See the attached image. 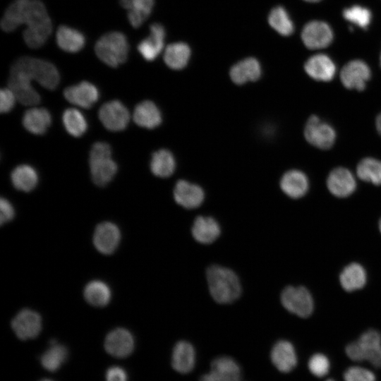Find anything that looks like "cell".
Returning a JSON list of instances; mask_svg holds the SVG:
<instances>
[{
  "mask_svg": "<svg viewBox=\"0 0 381 381\" xmlns=\"http://www.w3.org/2000/svg\"><path fill=\"white\" fill-rule=\"evenodd\" d=\"M22 24L27 25L23 32L24 42L32 49L43 46L52 33V20L40 0H14L7 7L1 20V29L10 32Z\"/></svg>",
  "mask_w": 381,
  "mask_h": 381,
  "instance_id": "cell-1",
  "label": "cell"
},
{
  "mask_svg": "<svg viewBox=\"0 0 381 381\" xmlns=\"http://www.w3.org/2000/svg\"><path fill=\"white\" fill-rule=\"evenodd\" d=\"M206 277L210 293L216 302L230 303L240 296V280L231 270L213 265L207 268Z\"/></svg>",
  "mask_w": 381,
  "mask_h": 381,
  "instance_id": "cell-2",
  "label": "cell"
},
{
  "mask_svg": "<svg viewBox=\"0 0 381 381\" xmlns=\"http://www.w3.org/2000/svg\"><path fill=\"white\" fill-rule=\"evenodd\" d=\"M95 52L103 63L116 68L127 60L129 44L123 33L117 31L109 32L97 40Z\"/></svg>",
  "mask_w": 381,
  "mask_h": 381,
  "instance_id": "cell-3",
  "label": "cell"
},
{
  "mask_svg": "<svg viewBox=\"0 0 381 381\" xmlns=\"http://www.w3.org/2000/svg\"><path fill=\"white\" fill-rule=\"evenodd\" d=\"M11 66L21 71L31 80H36L48 90H54L60 81V75L56 67L44 59L23 56L18 59Z\"/></svg>",
  "mask_w": 381,
  "mask_h": 381,
  "instance_id": "cell-4",
  "label": "cell"
},
{
  "mask_svg": "<svg viewBox=\"0 0 381 381\" xmlns=\"http://www.w3.org/2000/svg\"><path fill=\"white\" fill-rule=\"evenodd\" d=\"M281 302L289 312L301 318L310 316L313 300L308 290L303 286H287L281 294Z\"/></svg>",
  "mask_w": 381,
  "mask_h": 381,
  "instance_id": "cell-5",
  "label": "cell"
},
{
  "mask_svg": "<svg viewBox=\"0 0 381 381\" xmlns=\"http://www.w3.org/2000/svg\"><path fill=\"white\" fill-rule=\"evenodd\" d=\"M304 136L314 147L327 150L334 145L336 133L332 126L322 121L318 116L313 115L306 122Z\"/></svg>",
  "mask_w": 381,
  "mask_h": 381,
  "instance_id": "cell-6",
  "label": "cell"
},
{
  "mask_svg": "<svg viewBox=\"0 0 381 381\" xmlns=\"http://www.w3.org/2000/svg\"><path fill=\"white\" fill-rule=\"evenodd\" d=\"M98 116L103 126L114 132L124 130L130 120L128 109L119 100L104 103L100 107Z\"/></svg>",
  "mask_w": 381,
  "mask_h": 381,
  "instance_id": "cell-7",
  "label": "cell"
},
{
  "mask_svg": "<svg viewBox=\"0 0 381 381\" xmlns=\"http://www.w3.org/2000/svg\"><path fill=\"white\" fill-rule=\"evenodd\" d=\"M371 76V72L366 63L361 60L348 62L341 69L340 78L343 85L349 90L362 91Z\"/></svg>",
  "mask_w": 381,
  "mask_h": 381,
  "instance_id": "cell-8",
  "label": "cell"
},
{
  "mask_svg": "<svg viewBox=\"0 0 381 381\" xmlns=\"http://www.w3.org/2000/svg\"><path fill=\"white\" fill-rule=\"evenodd\" d=\"M11 327L20 339H34L42 329L41 316L34 310L23 309L13 319Z\"/></svg>",
  "mask_w": 381,
  "mask_h": 381,
  "instance_id": "cell-9",
  "label": "cell"
},
{
  "mask_svg": "<svg viewBox=\"0 0 381 381\" xmlns=\"http://www.w3.org/2000/svg\"><path fill=\"white\" fill-rule=\"evenodd\" d=\"M301 38L306 47L318 49L329 46L333 40V32L325 22L313 20L308 23L301 32Z\"/></svg>",
  "mask_w": 381,
  "mask_h": 381,
  "instance_id": "cell-10",
  "label": "cell"
},
{
  "mask_svg": "<svg viewBox=\"0 0 381 381\" xmlns=\"http://www.w3.org/2000/svg\"><path fill=\"white\" fill-rule=\"evenodd\" d=\"M31 81L23 73L10 71L8 87L13 92L16 99L24 105H35L40 102V96L32 86Z\"/></svg>",
  "mask_w": 381,
  "mask_h": 381,
  "instance_id": "cell-11",
  "label": "cell"
},
{
  "mask_svg": "<svg viewBox=\"0 0 381 381\" xmlns=\"http://www.w3.org/2000/svg\"><path fill=\"white\" fill-rule=\"evenodd\" d=\"M135 341L133 334L126 329L116 328L111 331L104 340L108 353L117 358H125L133 351Z\"/></svg>",
  "mask_w": 381,
  "mask_h": 381,
  "instance_id": "cell-12",
  "label": "cell"
},
{
  "mask_svg": "<svg viewBox=\"0 0 381 381\" xmlns=\"http://www.w3.org/2000/svg\"><path fill=\"white\" fill-rule=\"evenodd\" d=\"M121 239V232L114 223L104 222L97 225L93 235V243L102 254L109 255L114 252Z\"/></svg>",
  "mask_w": 381,
  "mask_h": 381,
  "instance_id": "cell-13",
  "label": "cell"
},
{
  "mask_svg": "<svg viewBox=\"0 0 381 381\" xmlns=\"http://www.w3.org/2000/svg\"><path fill=\"white\" fill-rule=\"evenodd\" d=\"M270 358L274 366L281 373L292 371L298 363V357L294 345L289 341L282 339L272 348Z\"/></svg>",
  "mask_w": 381,
  "mask_h": 381,
  "instance_id": "cell-14",
  "label": "cell"
},
{
  "mask_svg": "<svg viewBox=\"0 0 381 381\" xmlns=\"http://www.w3.org/2000/svg\"><path fill=\"white\" fill-rule=\"evenodd\" d=\"M64 95L70 103L88 109L97 102L99 92L95 85L90 82L83 81L66 87L64 91Z\"/></svg>",
  "mask_w": 381,
  "mask_h": 381,
  "instance_id": "cell-15",
  "label": "cell"
},
{
  "mask_svg": "<svg viewBox=\"0 0 381 381\" xmlns=\"http://www.w3.org/2000/svg\"><path fill=\"white\" fill-rule=\"evenodd\" d=\"M363 361H366L373 367L381 368V334L375 329L363 332L356 341Z\"/></svg>",
  "mask_w": 381,
  "mask_h": 381,
  "instance_id": "cell-16",
  "label": "cell"
},
{
  "mask_svg": "<svg viewBox=\"0 0 381 381\" xmlns=\"http://www.w3.org/2000/svg\"><path fill=\"white\" fill-rule=\"evenodd\" d=\"M204 375L213 381H240L241 370L233 358L223 356L212 361L210 371Z\"/></svg>",
  "mask_w": 381,
  "mask_h": 381,
  "instance_id": "cell-17",
  "label": "cell"
},
{
  "mask_svg": "<svg viewBox=\"0 0 381 381\" xmlns=\"http://www.w3.org/2000/svg\"><path fill=\"white\" fill-rule=\"evenodd\" d=\"M327 186L332 194L338 198L350 195L356 188V182L352 173L346 168L333 169L327 179Z\"/></svg>",
  "mask_w": 381,
  "mask_h": 381,
  "instance_id": "cell-18",
  "label": "cell"
},
{
  "mask_svg": "<svg viewBox=\"0 0 381 381\" xmlns=\"http://www.w3.org/2000/svg\"><path fill=\"white\" fill-rule=\"evenodd\" d=\"M150 36L140 41L138 50L148 61L155 60L164 48L165 30L159 23H153L150 27Z\"/></svg>",
  "mask_w": 381,
  "mask_h": 381,
  "instance_id": "cell-19",
  "label": "cell"
},
{
  "mask_svg": "<svg viewBox=\"0 0 381 381\" xmlns=\"http://www.w3.org/2000/svg\"><path fill=\"white\" fill-rule=\"evenodd\" d=\"M196 353L193 346L187 341H179L174 346L171 353V366L181 374L190 373L195 367Z\"/></svg>",
  "mask_w": 381,
  "mask_h": 381,
  "instance_id": "cell-20",
  "label": "cell"
},
{
  "mask_svg": "<svg viewBox=\"0 0 381 381\" xmlns=\"http://www.w3.org/2000/svg\"><path fill=\"white\" fill-rule=\"evenodd\" d=\"M304 69L313 79L324 82L332 80L336 73L333 61L322 54L310 57L305 63Z\"/></svg>",
  "mask_w": 381,
  "mask_h": 381,
  "instance_id": "cell-21",
  "label": "cell"
},
{
  "mask_svg": "<svg viewBox=\"0 0 381 381\" xmlns=\"http://www.w3.org/2000/svg\"><path fill=\"white\" fill-rule=\"evenodd\" d=\"M175 201L187 209H193L200 206L204 200V192L198 185L184 180H179L174 190Z\"/></svg>",
  "mask_w": 381,
  "mask_h": 381,
  "instance_id": "cell-22",
  "label": "cell"
},
{
  "mask_svg": "<svg viewBox=\"0 0 381 381\" xmlns=\"http://www.w3.org/2000/svg\"><path fill=\"white\" fill-rule=\"evenodd\" d=\"M191 232L198 242L209 244L219 236L221 229L218 222L212 217L199 216L193 224Z\"/></svg>",
  "mask_w": 381,
  "mask_h": 381,
  "instance_id": "cell-23",
  "label": "cell"
},
{
  "mask_svg": "<svg viewBox=\"0 0 381 381\" xmlns=\"http://www.w3.org/2000/svg\"><path fill=\"white\" fill-rule=\"evenodd\" d=\"M282 191L292 198L303 196L308 190L309 183L306 175L299 170H290L286 172L281 181Z\"/></svg>",
  "mask_w": 381,
  "mask_h": 381,
  "instance_id": "cell-24",
  "label": "cell"
},
{
  "mask_svg": "<svg viewBox=\"0 0 381 381\" xmlns=\"http://www.w3.org/2000/svg\"><path fill=\"white\" fill-rule=\"evenodd\" d=\"M229 75L234 83L242 85L248 81L259 79L261 75V67L256 59L249 57L233 66Z\"/></svg>",
  "mask_w": 381,
  "mask_h": 381,
  "instance_id": "cell-25",
  "label": "cell"
},
{
  "mask_svg": "<svg viewBox=\"0 0 381 381\" xmlns=\"http://www.w3.org/2000/svg\"><path fill=\"white\" fill-rule=\"evenodd\" d=\"M134 122L140 127L152 129L162 122V114L159 108L151 101L140 102L134 109Z\"/></svg>",
  "mask_w": 381,
  "mask_h": 381,
  "instance_id": "cell-26",
  "label": "cell"
},
{
  "mask_svg": "<svg viewBox=\"0 0 381 381\" xmlns=\"http://www.w3.org/2000/svg\"><path fill=\"white\" fill-rule=\"evenodd\" d=\"M91 178L98 186H107L116 175L118 166L111 157L90 160Z\"/></svg>",
  "mask_w": 381,
  "mask_h": 381,
  "instance_id": "cell-27",
  "label": "cell"
},
{
  "mask_svg": "<svg viewBox=\"0 0 381 381\" xmlns=\"http://www.w3.org/2000/svg\"><path fill=\"white\" fill-rule=\"evenodd\" d=\"M56 42L63 51L75 53L84 47L85 38L79 30L66 25H61L56 33Z\"/></svg>",
  "mask_w": 381,
  "mask_h": 381,
  "instance_id": "cell-28",
  "label": "cell"
},
{
  "mask_svg": "<svg viewBox=\"0 0 381 381\" xmlns=\"http://www.w3.org/2000/svg\"><path fill=\"white\" fill-rule=\"evenodd\" d=\"M52 117L49 111L44 108H32L27 110L23 116L25 128L35 135L45 133L50 126Z\"/></svg>",
  "mask_w": 381,
  "mask_h": 381,
  "instance_id": "cell-29",
  "label": "cell"
},
{
  "mask_svg": "<svg viewBox=\"0 0 381 381\" xmlns=\"http://www.w3.org/2000/svg\"><path fill=\"white\" fill-rule=\"evenodd\" d=\"M11 179L13 186L18 190L30 192L38 183V174L36 170L28 164H20L11 172Z\"/></svg>",
  "mask_w": 381,
  "mask_h": 381,
  "instance_id": "cell-30",
  "label": "cell"
},
{
  "mask_svg": "<svg viewBox=\"0 0 381 381\" xmlns=\"http://www.w3.org/2000/svg\"><path fill=\"white\" fill-rule=\"evenodd\" d=\"M190 49L183 42L173 43L167 47L164 54L165 64L171 68L180 70L188 64Z\"/></svg>",
  "mask_w": 381,
  "mask_h": 381,
  "instance_id": "cell-31",
  "label": "cell"
},
{
  "mask_svg": "<svg viewBox=\"0 0 381 381\" xmlns=\"http://www.w3.org/2000/svg\"><path fill=\"white\" fill-rule=\"evenodd\" d=\"M339 281L342 288L346 291L357 290L365 284L366 273L361 265L351 263L343 270Z\"/></svg>",
  "mask_w": 381,
  "mask_h": 381,
  "instance_id": "cell-32",
  "label": "cell"
},
{
  "mask_svg": "<svg viewBox=\"0 0 381 381\" xmlns=\"http://www.w3.org/2000/svg\"><path fill=\"white\" fill-rule=\"evenodd\" d=\"M67 357L68 350L66 346L52 340L50 346L41 356L40 362L44 369L54 372L62 365Z\"/></svg>",
  "mask_w": 381,
  "mask_h": 381,
  "instance_id": "cell-33",
  "label": "cell"
},
{
  "mask_svg": "<svg viewBox=\"0 0 381 381\" xmlns=\"http://www.w3.org/2000/svg\"><path fill=\"white\" fill-rule=\"evenodd\" d=\"M84 296L90 304L102 307L107 305L111 300V291L109 286L104 282L94 280L85 286Z\"/></svg>",
  "mask_w": 381,
  "mask_h": 381,
  "instance_id": "cell-34",
  "label": "cell"
},
{
  "mask_svg": "<svg viewBox=\"0 0 381 381\" xmlns=\"http://www.w3.org/2000/svg\"><path fill=\"white\" fill-rule=\"evenodd\" d=\"M175 165L173 155L164 149L153 153L150 164L152 174L162 178L171 176L174 171Z\"/></svg>",
  "mask_w": 381,
  "mask_h": 381,
  "instance_id": "cell-35",
  "label": "cell"
},
{
  "mask_svg": "<svg viewBox=\"0 0 381 381\" xmlns=\"http://www.w3.org/2000/svg\"><path fill=\"white\" fill-rule=\"evenodd\" d=\"M62 121L66 131L73 137L82 136L87 129L85 117L74 108H69L64 111Z\"/></svg>",
  "mask_w": 381,
  "mask_h": 381,
  "instance_id": "cell-36",
  "label": "cell"
},
{
  "mask_svg": "<svg viewBox=\"0 0 381 381\" xmlns=\"http://www.w3.org/2000/svg\"><path fill=\"white\" fill-rule=\"evenodd\" d=\"M154 0H130L127 16L130 24L139 28L152 11Z\"/></svg>",
  "mask_w": 381,
  "mask_h": 381,
  "instance_id": "cell-37",
  "label": "cell"
},
{
  "mask_svg": "<svg viewBox=\"0 0 381 381\" xmlns=\"http://www.w3.org/2000/svg\"><path fill=\"white\" fill-rule=\"evenodd\" d=\"M270 25L279 34L283 36L291 35L294 26L289 13L282 6H277L272 9L268 16Z\"/></svg>",
  "mask_w": 381,
  "mask_h": 381,
  "instance_id": "cell-38",
  "label": "cell"
},
{
  "mask_svg": "<svg viewBox=\"0 0 381 381\" xmlns=\"http://www.w3.org/2000/svg\"><path fill=\"white\" fill-rule=\"evenodd\" d=\"M357 175L361 180L381 185V162L377 159H363L357 166Z\"/></svg>",
  "mask_w": 381,
  "mask_h": 381,
  "instance_id": "cell-39",
  "label": "cell"
},
{
  "mask_svg": "<svg viewBox=\"0 0 381 381\" xmlns=\"http://www.w3.org/2000/svg\"><path fill=\"white\" fill-rule=\"evenodd\" d=\"M343 16L350 23H354L362 28H366L372 18L370 10L357 5L345 8L343 11Z\"/></svg>",
  "mask_w": 381,
  "mask_h": 381,
  "instance_id": "cell-40",
  "label": "cell"
},
{
  "mask_svg": "<svg viewBox=\"0 0 381 381\" xmlns=\"http://www.w3.org/2000/svg\"><path fill=\"white\" fill-rule=\"evenodd\" d=\"M308 368L315 377H323L329 372L330 361L326 355L316 353L308 359Z\"/></svg>",
  "mask_w": 381,
  "mask_h": 381,
  "instance_id": "cell-41",
  "label": "cell"
},
{
  "mask_svg": "<svg viewBox=\"0 0 381 381\" xmlns=\"http://www.w3.org/2000/svg\"><path fill=\"white\" fill-rule=\"evenodd\" d=\"M344 381H376L375 375L369 369L361 366H351L343 374Z\"/></svg>",
  "mask_w": 381,
  "mask_h": 381,
  "instance_id": "cell-42",
  "label": "cell"
},
{
  "mask_svg": "<svg viewBox=\"0 0 381 381\" xmlns=\"http://www.w3.org/2000/svg\"><path fill=\"white\" fill-rule=\"evenodd\" d=\"M16 96L9 88H3L0 92V111L1 113L10 111L14 107Z\"/></svg>",
  "mask_w": 381,
  "mask_h": 381,
  "instance_id": "cell-43",
  "label": "cell"
},
{
  "mask_svg": "<svg viewBox=\"0 0 381 381\" xmlns=\"http://www.w3.org/2000/svg\"><path fill=\"white\" fill-rule=\"evenodd\" d=\"M111 149L109 144L105 142H97L91 147L90 152V160L101 158L111 157Z\"/></svg>",
  "mask_w": 381,
  "mask_h": 381,
  "instance_id": "cell-44",
  "label": "cell"
},
{
  "mask_svg": "<svg viewBox=\"0 0 381 381\" xmlns=\"http://www.w3.org/2000/svg\"><path fill=\"white\" fill-rule=\"evenodd\" d=\"M1 208V224L11 221L15 214L12 204L6 198H1L0 201Z\"/></svg>",
  "mask_w": 381,
  "mask_h": 381,
  "instance_id": "cell-45",
  "label": "cell"
},
{
  "mask_svg": "<svg viewBox=\"0 0 381 381\" xmlns=\"http://www.w3.org/2000/svg\"><path fill=\"white\" fill-rule=\"evenodd\" d=\"M105 378L106 381H128V375L123 368L112 366L107 369Z\"/></svg>",
  "mask_w": 381,
  "mask_h": 381,
  "instance_id": "cell-46",
  "label": "cell"
},
{
  "mask_svg": "<svg viewBox=\"0 0 381 381\" xmlns=\"http://www.w3.org/2000/svg\"><path fill=\"white\" fill-rule=\"evenodd\" d=\"M375 125L377 132L381 135V113L377 116L376 119Z\"/></svg>",
  "mask_w": 381,
  "mask_h": 381,
  "instance_id": "cell-47",
  "label": "cell"
},
{
  "mask_svg": "<svg viewBox=\"0 0 381 381\" xmlns=\"http://www.w3.org/2000/svg\"><path fill=\"white\" fill-rule=\"evenodd\" d=\"M201 381H213V380H211L210 378L206 377L205 375H203Z\"/></svg>",
  "mask_w": 381,
  "mask_h": 381,
  "instance_id": "cell-48",
  "label": "cell"
},
{
  "mask_svg": "<svg viewBox=\"0 0 381 381\" xmlns=\"http://www.w3.org/2000/svg\"><path fill=\"white\" fill-rule=\"evenodd\" d=\"M305 1H309V2H318V1H319L320 0H305Z\"/></svg>",
  "mask_w": 381,
  "mask_h": 381,
  "instance_id": "cell-49",
  "label": "cell"
},
{
  "mask_svg": "<svg viewBox=\"0 0 381 381\" xmlns=\"http://www.w3.org/2000/svg\"><path fill=\"white\" fill-rule=\"evenodd\" d=\"M325 381H336V380L333 378H327L325 380Z\"/></svg>",
  "mask_w": 381,
  "mask_h": 381,
  "instance_id": "cell-50",
  "label": "cell"
},
{
  "mask_svg": "<svg viewBox=\"0 0 381 381\" xmlns=\"http://www.w3.org/2000/svg\"><path fill=\"white\" fill-rule=\"evenodd\" d=\"M40 381H53V380H49V379H44V380H42Z\"/></svg>",
  "mask_w": 381,
  "mask_h": 381,
  "instance_id": "cell-51",
  "label": "cell"
},
{
  "mask_svg": "<svg viewBox=\"0 0 381 381\" xmlns=\"http://www.w3.org/2000/svg\"><path fill=\"white\" fill-rule=\"evenodd\" d=\"M379 228H380V231L381 232V219H380V223H379Z\"/></svg>",
  "mask_w": 381,
  "mask_h": 381,
  "instance_id": "cell-52",
  "label": "cell"
},
{
  "mask_svg": "<svg viewBox=\"0 0 381 381\" xmlns=\"http://www.w3.org/2000/svg\"><path fill=\"white\" fill-rule=\"evenodd\" d=\"M380 66H381V54H380Z\"/></svg>",
  "mask_w": 381,
  "mask_h": 381,
  "instance_id": "cell-53",
  "label": "cell"
}]
</instances>
